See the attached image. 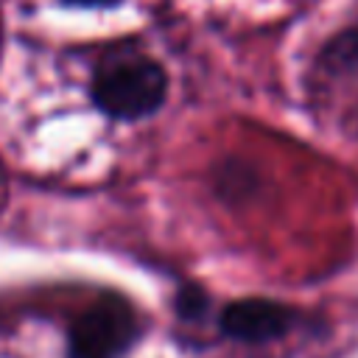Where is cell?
I'll list each match as a JSON object with an SVG mask.
<instances>
[{
    "label": "cell",
    "mask_w": 358,
    "mask_h": 358,
    "mask_svg": "<svg viewBox=\"0 0 358 358\" xmlns=\"http://www.w3.org/2000/svg\"><path fill=\"white\" fill-rule=\"evenodd\" d=\"M140 336V313L117 291L98 294L67 330L70 358H123Z\"/></svg>",
    "instance_id": "cell-2"
},
{
    "label": "cell",
    "mask_w": 358,
    "mask_h": 358,
    "mask_svg": "<svg viewBox=\"0 0 358 358\" xmlns=\"http://www.w3.org/2000/svg\"><path fill=\"white\" fill-rule=\"evenodd\" d=\"M67 3H76V6H109L115 0H67Z\"/></svg>",
    "instance_id": "cell-6"
},
{
    "label": "cell",
    "mask_w": 358,
    "mask_h": 358,
    "mask_svg": "<svg viewBox=\"0 0 358 358\" xmlns=\"http://www.w3.org/2000/svg\"><path fill=\"white\" fill-rule=\"evenodd\" d=\"M294 324H296V310L285 302L266 296L232 299L218 313L221 333L241 344H266L282 338Z\"/></svg>",
    "instance_id": "cell-3"
},
{
    "label": "cell",
    "mask_w": 358,
    "mask_h": 358,
    "mask_svg": "<svg viewBox=\"0 0 358 358\" xmlns=\"http://www.w3.org/2000/svg\"><path fill=\"white\" fill-rule=\"evenodd\" d=\"M210 308V296L201 285H182L176 291V313L182 319H201Z\"/></svg>",
    "instance_id": "cell-5"
},
{
    "label": "cell",
    "mask_w": 358,
    "mask_h": 358,
    "mask_svg": "<svg viewBox=\"0 0 358 358\" xmlns=\"http://www.w3.org/2000/svg\"><path fill=\"white\" fill-rule=\"evenodd\" d=\"M319 64L327 73H352L358 70V28H350L327 42Z\"/></svg>",
    "instance_id": "cell-4"
},
{
    "label": "cell",
    "mask_w": 358,
    "mask_h": 358,
    "mask_svg": "<svg viewBox=\"0 0 358 358\" xmlns=\"http://www.w3.org/2000/svg\"><path fill=\"white\" fill-rule=\"evenodd\" d=\"M92 101L112 120H140L154 115L168 95V73L143 53L112 56L92 76Z\"/></svg>",
    "instance_id": "cell-1"
}]
</instances>
